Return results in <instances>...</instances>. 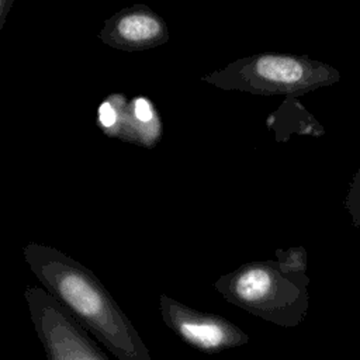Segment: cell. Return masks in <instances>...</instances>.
I'll use <instances>...</instances> for the list:
<instances>
[{"instance_id":"6da1fadb","label":"cell","mask_w":360,"mask_h":360,"mask_svg":"<svg viewBox=\"0 0 360 360\" xmlns=\"http://www.w3.org/2000/svg\"><path fill=\"white\" fill-rule=\"evenodd\" d=\"M22 257L44 288L118 360H152L127 314L89 267L37 242L22 249Z\"/></svg>"},{"instance_id":"7a4b0ae2","label":"cell","mask_w":360,"mask_h":360,"mask_svg":"<svg viewBox=\"0 0 360 360\" xmlns=\"http://www.w3.org/2000/svg\"><path fill=\"white\" fill-rule=\"evenodd\" d=\"M340 72L307 55L262 52L242 56L225 68L201 76V82L222 90H238L259 96L297 97L332 86Z\"/></svg>"},{"instance_id":"3957f363","label":"cell","mask_w":360,"mask_h":360,"mask_svg":"<svg viewBox=\"0 0 360 360\" xmlns=\"http://www.w3.org/2000/svg\"><path fill=\"white\" fill-rule=\"evenodd\" d=\"M212 285L229 304L283 328L300 325L309 308V284L283 274L274 259L245 263Z\"/></svg>"},{"instance_id":"277c9868","label":"cell","mask_w":360,"mask_h":360,"mask_svg":"<svg viewBox=\"0 0 360 360\" xmlns=\"http://www.w3.org/2000/svg\"><path fill=\"white\" fill-rule=\"evenodd\" d=\"M24 298L48 360H110L45 288L27 287Z\"/></svg>"},{"instance_id":"5b68a950","label":"cell","mask_w":360,"mask_h":360,"mask_svg":"<svg viewBox=\"0 0 360 360\" xmlns=\"http://www.w3.org/2000/svg\"><path fill=\"white\" fill-rule=\"evenodd\" d=\"M159 309L165 325L200 352L214 354L250 342L249 335L229 319L197 311L166 294L159 295Z\"/></svg>"},{"instance_id":"8992f818","label":"cell","mask_w":360,"mask_h":360,"mask_svg":"<svg viewBox=\"0 0 360 360\" xmlns=\"http://www.w3.org/2000/svg\"><path fill=\"white\" fill-rule=\"evenodd\" d=\"M97 37L114 49L138 52L166 44L170 34L156 11L146 4H134L107 18Z\"/></svg>"},{"instance_id":"52a82bcc","label":"cell","mask_w":360,"mask_h":360,"mask_svg":"<svg viewBox=\"0 0 360 360\" xmlns=\"http://www.w3.org/2000/svg\"><path fill=\"white\" fill-rule=\"evenodd\" d=\"M266 125L274 131L277 141H287L291 132L309 134L312 136H321L323 128L319 122L297 101L295 97H287L285 101L271 112Z\"/></svg>"},{"instance_id":"ba28073f","label":"cell","mask_w":360,"mask_h":360,"mask_svg":"<svg viewBox=\"0 0 360 360\" xmlns=\"http://www.w3.org/2000/svg\"><path fill=\"white\" fill-rule=\"evenodd\" d=\"M274 262L283 274L309 284V277L307 276V250L302 246L277 249Z\"/></svg>"},{"instance_id":"9c48e42d","label":"cell","mask_w":360,"mask_h":360,"mask_svg":"<svg viewBox=\"0 0 360 360\" xmlns=\"http://www.w3.org/2000/svg\"><path fill=\"white\" fill-rule=\"evenodd\" d=\"M343 207L347 211L352 224L356 228H360V163L350 180L346 197L343 200Z\"/></svg>"},{"instance_id":"30bf717a","label":"cell","mask_w":360,"mask_h":360,"mask_svg":"<svg viewBox=\"0 0 360 360\" xmlns=\"http://www.w3.org/2000/svg\"><path fill=\"white\" fill-rule=\"evenodd\" d=\"M13 0H1L0 1V10H1V14H0V28L4 27V22H6V17L10 11V8L13 7Z\"/></svg>"}]
</instances>
